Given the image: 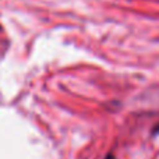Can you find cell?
<instances>
[{
  "instance_id": "2",
  "label": "cell",
  "mask_w": 159,
  "mask_h": 159,
  "mask_svg": "<svg viewBox=\"0 0 159 159\" xmlns=\"http://www.w3.org/2000/svg\"><path fill=\"white\" fill-rule=\"evenodd\" d=\"M106 159H115V157H113V155H107Z\"/></svg>"
},
{
  "instance_id": "1",
  "label": "cell",
  "mask_w": 159,
  "mask_h": 159,
  "mask_svg": "<svg viewBox=\"0 0 159 159\" xmlns=\"http://www.w3.org/2000/svg\"><path fill=\"white\" fill-rule=\"evenodd\" d=\"M154 133H155V134H159V124H157V126H155Z\"/></svg>"
}]
</instances>
